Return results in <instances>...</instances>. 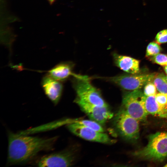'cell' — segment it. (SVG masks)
I'll list each match as a JSON object with an SVG mask.
<instances>
[{"label":"cell","mask_w":167,"mask_h":167,"mask_svg":"<svg viewBox=\"0 0 167 167\" xmlns=\"http://www.w3.org/2000/svg\"><path fill=\"white\" fill-rule=\"evenodd\" d=\"M7 161L9 165L24 164L42 151L52 150L57 137L43 138L8 133Z\"/></svg>","instance_id":"obj_1"},{"label":"cell","mask_w":167,"mask_h":167,"mask_svg":"<svg viewBox=\"0 0 167 167\" xmlns=\"http://www.w3.org/2000/svg\"><path fill=\"white\" fill-rule=\"evenodd\" d=\"M134 154L143 160L163 161L167 157V132H157L151 135L146 146Z\"/></svg>","instance_id":"obj_2"},{"label":"cell","mask_w":167,"mask_h":167,"mask_svg":"<svg viewBox=\"0 0 167 167\" xmlns=\"http://www.w3.org/2000/svg\"><path fill=\"white\" fill-rule=\"evenodd\" d=\"M75 78L74 86L77 98L97 106L109 107L100 92L91 83L90 78L87 76L82 75L79 77Z\"/></svg>","instance_id":"obj_3"},{"label":"cell","mask_w":167,"mask_h":167,"mask_svg":"<svg viewBox=\"0 0 167 167\" xmlns=\"http://www.w3.org/2000/svg\"><path fill=\"white\" fill-rule=\"evenodd\" d=\"M146 96L139 89L125 93L122 99V108L126 112L139 121L146 120L148 115L145 106Z\"/></svg>","instance_id":"obj_4"},{"label":"cell","mask_w":167,"mask_h":167,"mask_svg":"<svg viewBox=\"0 0 167 167\" xmlns=\"http://www.w3.org/2000/svg\"><path fill=\"white\" fill-rule=\"evenodd\" d=\"M139 122L122 108L114 117L113 122L115 129L122 137L127 140H135L139 137Z\"/></svg>","instance_id":"obj_5"},{"label":"cell","mask_w":167,"mask_h":167,"mask_svg":"<svg viewBox=\"0 0 167 167\" xmlns=\"http://www.w3.org/2000/svg\"><path fill=\"white\" fill-rule=\"evenodd\" d=\"M156 73L133 75H121L109 77H102L128 90L139 89L147 83L152 81Z\"/></svg>","instance_id":"obj_6"},{"label":"cell","mask_w":167,"mask_h":167,"mask_svg":"<svg viewBox=\"0 0 167 167\" xmlns=\"http://www.w3.org/2000/svg\"><path fill=\"white\" fill-rule=\"evenodd\" d=\"M69 130L76 136L89 141L106 144H112L116 141L104 132H101L76 122L67 124Z\"/></svg>","instance_id":"obj_7"},{"label":"cell","mask_w":167,"mask_h":167,"mask_svg":"<svg viewBox=\"0 0 167 167\" xmlns=\"http://www.w3.org/2000/svg\"><path fill=\"white\" fill-rule=\"evenodd\" d=\"M75 101L90 119L97 122L102 126L113 117V114L109 107L97 106L78 98H76Z\"/></svg>","instance_id":"obj_8"},{"label":"cell","mask_w":167,"mask_h":167,"mask_svg":"<svg viewBox=\"0 0 167 167\" xmlns=\"http://www.w3.org/2000/svg\"><path fill=\"white\" fill-rule=\"evenodd\" d=\"M75 160L74 154L66 150L45 155L38 161L40 167H68L71 165Z\"/></svg>","instance_id":"obj_9"},{"label":"cell","mask_w":167,"mask_h":167,"mask_svg":"<svg viewBox=\"0 0 167 167\" xmlns=\"http://www.w3.org/2000/svg\"><path fill=\"white\" fill-rule=\"evenodd\" d=\"M41 85L47 97L55 105L59 102L62 95L63 86L61 82L46 74L42 78Z\"/></svg>","instance_id":"obj_10"},{"label":"cell","mask_w":167,"mask_h":167,"mask_svg":"<svg viewBox=\"0 0 167 167\" xmlns=\"http://www.w3.org/2000/svg\"><path fill=\"white\" fill-rule=\"evenodd\" d=\"M73 66L72 64L70 62H61L48 71L47 74L53 79L61 82L66 80L71 76L77 78L80 75L73 73Z\"/></svg>","instance_id":"obj_11"},{"label":"cell","mask_w":167,"mask_h":167,"mask_svg":"<svg viewBox=\"0 0 167 167\" xmlns=\"http://www.w3.org/2000/svg\"><path fill=\"white\" fill-rule=\"evenodd\" d=\"M114 62L121 70L128 73L135 74L139 71V61L132 57L114 53Z\"/></svg>","instance_id":"obj_12"},{"label":"cell","mask_w":167,"mask_h":167,"mask_svg":"<svg viewBox=\"0 0 167 167\" xmlns=\"http://www.w3.org/2000/svg\"><path fill=\"white\" fill-rule=\"evenodd\" d=\"M145 106L148 114L167 119V109L159 105L156 100V95L146 96Z\"/></svg>","instance_id":"obj_13"},{"label":"cell","mask_w":167,"mask_h":167,"mask_svg":"<svg viewBox=\"0 0 167 167\" xmlns=\"http://www.w3.org/2000/svg\"><path fill=\"white\" fill-rule=\"evenodd\" d=\"M163 74L156 73L152 82L160 93L167 94V81Z\"/></svg>","instance_id":"obj_14"},{"label":"cell","mask_w":167,"mask_h":167,"mask_svg":"<svg viewBox=\"0 0 167 167\" xmlns=\"http://www.w3.org/2000/svg\"><path fill=\"white\" fill-rule=\"evenodd\" d=\"M74 122L89 128L96 131L104 132V129L102 125L97 122L92 120L76 119Z\"/></svg>","instance_id":"obj_15"},{"label":"cell","mask_w":167,"mask_h":167,"mask_svg":"<svg viewBox=\"0 0 167 167\" xmlns=\"http://www.w3.org/2000/svg\"><path fill=\"white\" fill-rule=\"evenodd\" d=\"M161 48L159 44L156 42H152L148 45L146 50V56L150 57L156 55L161 51Z\"/></svg>","instance_id":"obj_16"},{"label":"cell","mask_w":167,"mask_h":167,"mask_svg":"<svg viewBox=\"0 0 167 167\" xmlns=\"http://www.w3.org/2000/svg\"><path fill=\"white\" fill-rule=\"evenodd\" d=\"M149 58L150 60L154 63L163 66H167V55L159 53Z\"/></svg>","instance_id":"obj_17"},{"label":"cell","mask_w":167,"mask_h":167,"mask_svg":"<svg viewBox=\"0 0 167 167\" xmlns=\"http://www.w3.org/2000/svg\"><path fill=\"white\" fill-rule=\"evenodd\" d=\"M145 85L143 93L145 96L156 95L157 89L152 81L148 82Z\"/></svg>","instance_id":"obj_18"},{"label":"cell","mask_w":167,"mask_h":167,"mask_svg":"<svg viewBox=\"0 0 167 167\" xmlns=\"http://www.w3.org/2000/svg\"><path fill=\"white\" fill-rule=\"evenodd\" d=\"M157 103L163 107L167 109V94L159 93L156 95Z\"/></svg>","instance_id":"obj_19"},{"label":"cell","mask_w":167,"mask_h":167,"mask_svg":"<svg viewBox=\"0 0 167 167\" xmlns=\"http://www.w3.org/2000/svg\"><path fill=\"white\" fill-rule=\"evenodd\" d=\"M156 42L159 44L165 43L167 42V29L159 32L155 37Z\"/></svg>","instance_id":"obj_20"},{"label":"cell","mask_w":167,"mask_h":167,"mask_svg":"<svg viewBox=\"0 0 167 167\" xmlns=\"http://www.w3.org/2000/svg\"><path fill=\"white\" fill-rule=\"evenodd\" d=\"M50 4H52L55 0H48Z\"/></svg>","instance_id":"obj_21"},{"label":"cell","mask_w":167,"mask_h":167,"mask_svg":"<svg viewBox=\"0 0 167 167\" xmlns=\"http://www.w3.org/2000/svg\"><path fill=\"white\" fill-rule=\"evenodd\" d=\"M164 69L165 72L167 75V66H164Z\"/></svg>","instance_id":"obj_22"},{"label":"cell","mask_w":167,"mask_h":167,"mask_svg":"<svg viewBox=\"0 0 167 167\" xmlns=\"http://www.w3.org/2000/svg\"><path fill=\"white\" fill-rule=\"evenodd\" d=\"M165 78L166 79V80L167 81V76H165Z\"/></svg>","instance_id":"obj_23"},{"label":"cell","mask_w":167,"mask_h":167,"mask_svg":"<svg viewBox=\"0 0 167 167\" xmlns=\"http://www.w3.org/2000/svg\"><path fill=\"white\" fill-rule=\"evenodd\" d=\"M165 167H167V163L164 166Z\"/></svg>","instance_id":"obj_24"}]
</instances>
